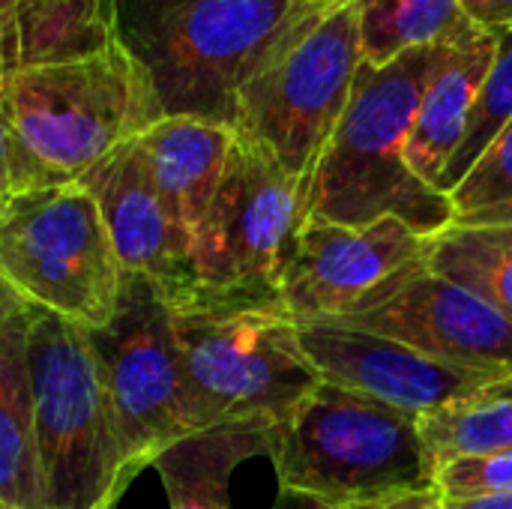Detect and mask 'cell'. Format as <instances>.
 <instances>
[{
    "mask_svg": "<svg viewBox=\"0 0 512 509\" xmlns=\"http://www.w3.org/2000/svg\"><path fill=\"white\" fill-rule=\"evenodd\" d=\"M273 509H381V507H336V504H327L321 498H312V495H300V492H279V501Z\"/></svg>",
    "mask_w": 512,
    "mask_h": 509,
    "instance_id": "obj_29",
    "label": "cell"
},
{
    "mask_svg": "<svg viewBox=\"0 0 512 509\" xmlns=\"http://www.w3.org/2000/svg\"><path fill=\"white\" fill-rule=\"evenodd\" d=\"M456 228L512 225V120L447 195Z\"/></svg>",
    "mask_w": 512,
    "mask_h": 509,
    "instance_id": "obj_24",
    "label": "cell"
},
{
    "mask_svg": "<svg viewBox=\"0 0 512 509\" xmlns=\"http://www.w3.org/2000/svg\"><path fill=\"white\" fill-rule=\"evenodd\" d=\"M435 489L444 501L512 495V450L489 456H462L438 468Z\"/></svg>",
    "mask_w": 512,
    "mask_h": 509,
    "instance_id": "obj_25",
    "label": "cell"
},
{
    "mask_svg": "<svg viewBox=\"0 0 512 509\" xmlns=\"http://www.w3.org/2000/svg\"><path fill=\"white\" fill-rule=\"evenodd\" d=\"M360 57L387 66L405 51L453 42L474 30L459 0H354Z\"/></svg>",
    "mask_w": 512,
    "mask_h": 509,
    "instance_id": "obj_20",
    "label": "cell"
},
{
    "mask_svg": "<svg viewBox=\"0 0 512 509\" xmlns=\"http://www.w3.org/2000/svg\"><path fill=\"white\" fill-rule=\"evenodd\" d=\"M444 509H512V495L471 498V501H444Z\"/></svg>",
    "mask_w": 512,
    "mask_h": 509,
    "instance_id": "obj_31",
    "label": "cell"
},
{
    "mask_svg": "<svg viewBox=\"0 0 512 509\" xmlns=\"http://www.w3.org/2000/svg\"><path fill=\"white\" fill-rule=\"evenodd\" d=\"M297 336L321 381L378 399L417 420L507 378L447 366L402 342L336 324H297Z\"/></svg>",
    "mask_w": 512,
    "mask_h": 509,
    "instance_id": "obj_13",
    "label": "cell"
},
{
    "mask_svg": "<svg viewBox=\"0 0 512 509\" xmlns=\"http://www.w3.org/2000/svg\"><path fill=\"white\" fill-rule=\"evenodd\" d=\"M429 270L465 285L512 321V225L444 228L432 237Z\"/></svg>",
    "mask_w": 512,
    "mask_h": 509,
    "instance_id": "obj_22",
    "label": "cell"
},
{
    "mask_svg": "<svg viewBox=\"0 0 512 509\" xmlns=\"http://www.w3.org/2000/svg\"><path fill=\"white\" fill-rule=\"evenodd\" d=\"M21 195V180H18V165H15V150H12V138L9 129L0 117V216L6 213V207L12 204V198Z\"/></svg>",
    "mask_w": 512,
    "mask_h": 509,
    "instance_id": "obj_27",
    "label": "cell"
},
{
    "mask_svg": "<svg viewBox=\"0 0 512 509\" xmlns=\"http://www.w3.org/2000/svg\"><path fill=\"white\" fill-rule=\"evenodd\" d=\"M0 279L90 333L111 321L126 270L93 195L75 180L12 198L0 216Z\"/></svg>",
    "mask_w": 512,
    "mask_h": 509,
    "instance_id": "obj_7",
    "label": "cell"
},
{
    "mask_svg": "<svg viewBox=\"0 0 512 509\" xmlns=\"http://www.w3.org/2000/svg\"><path fill=\"white\" fill-rule=\"evenodd\" d=\"M270 462L279 492L336 507H387L438 477L417 417L327 381L276 426Z\"/></svg>",
    "mask_w": 512,
    "mask_h": 509,
    "instance_id": "obj_5",
    "label": "cell"
},
{
    "mask_svg": "<svg viewBox=\"0 0 512 509\" xmlns=\"http://www.w3.org/2000/svg\"><path fill=\"white\" fill-rule=\"evenodd\" d=\"M360 63L351 0L312 18L243 84L234 132L252 138L291 177L309 183L348 108Z\"/></svg>",
    "mask_w": 512,
    "mask_h": 509,
    "instance_id": "obj_8",
    "label": "cell"
},
{
    "mask_svg": "<svg viewBox=\"0 0 512 509\" xmlns=\"http://www.w3.org/2000/svg\"><path fill=\"white\" fill-rule=\"evenodd\" d=\"M273 423L246 420L192 432L153 459L168 509H231V480L249 459H270Z\"/></svg>",
    "mask_w": 512,
    "mask_h": 509,
    "instance_id": "obj_18",
    "label": "cell"
},
{
    "mask_svg": "<svg viewBox=\"0 0 512 509\" xmlns=\"http://www.w3.org/2000/svg\"><path fill=\"white\" fill-rule=\"evenodd\" d=\"M33 306L0 279V501L12 509H42L33 381H30Z\"/></svg>",
    "mask_w": 512,
    "mask_h": 509,
    "instance_id": "obj_16",
    "label": "cell"
},
{
    "mask_svg": "<svg viewBox=\"0 0 512 509\" xmlns=\"http://www.w3.org/2000/svg\"><path fill=\"white\" fill-rule=\"evenodd\" d=\"M420 435L438 468L462 456L510 453L512 375L420 417Z\"/></svg>",
    "mask_w": 512,
    "mask_h": 509,
    "instance_id": "obj_21",
    "label": "cell"
},
{
    "mask_svg": "<svg viewBox=\"0 0 512 509\" xmlns=\"http://www.w3.org/2000/svg\"><path fill=\"white\" fill-rule=\"evenodd\" d=\"M114 45H120L117 0H12V72L84 60Z\"/></svg>",
    "mask_w": 512,
    "mask_h": 509,
    "instance_id": "obj_19",
    "label": "cell"
},
{
    "mask_svg": "<svg viewBox=\"0 0 512 509\" xmlns=\"http://www.w3.org/2000/svg\"><path fill=\"white\" fill-rule=\"evenodd\" d=\"M432 237L396 216L369 225L306 219L285 267L279 300L294 324H330L429 258Z\"/></svg>",
    "mask_w": 512,
    "mask_h": 509,
    "instance_id": "obj_11",
    "label": "cell"
},
{
    "mask_svg": "<svg viewBox=\"0 0 512 509\" xmlns=\"http://www.w3.org/2000/svg\"><path fill=\"white\" fill-rule=\"evenodd\" d=\"M330 324L402 342L447 366L512 375L510 318L465 285L429 270L426 261Z\"/></svg>",
    "mask_w": 512,
    "mask_h": 509,
    "instance_id": "obj_12",
    "label": "cell"
},
{
    "mask_svg": "<svg viewBox=\"0 0 512 509\" xmlns=\"http://www.w3.org/2000/svg\"><path fill=\"white\" fill-rule=\"evenodd\" d=\"M0 509H12V507H9V504H6V501H0Z\"/></svg>",
    "mask_w": 512,
    "mask_h": 509,
    "instance_id": "obj_33",
    "label": "cell"
},
{
    "mask_svg": "<svg viewBox=\"0 0 512 509\" xmlns=\"http://www.w3.org/2000/svg\"><path fill=\"white\" fill-rule=\"evenodd\" d=\"M9 21H12V0H0V90L6 78L12 75L9 69Z\"/></svg>",
    "mask_w": 512,
    "mask_h": 509,
    "instance_id": "obj_28",
    "label": "cell"
},
{
    "mask_svg": "<svg viewBox=\"0 0 512 509\" xmlns=\"http://www.w3.org/2000/svg\"><path fill=\"white\" fill-rule=\"evenodd\" d=\"M468 21L486 33L512 30V0H459Z\"/></svg>",
    "mask_w": 512,
    "mask_h": 509,
    "instance_id": "obj_26",
    "label": "cell"
},
{
    "mask_svg": "<svg viewBox=\"0 0 512 509\" xmlns=\"http://www.w3.org/2000/svg\"><path fill=\"white\" fill-rule=\"evenodd\" d=\"M30 381L42 509H117L135 474L90 333L33 306Z\"/></svg>",
    "mask_w": 512,
    "mask_h": 509,
    "instance_id": "obj_6",
    "label": "cell"
},
{
    "mask_svg": "<svg viewBox=\"0 0 512 509\" xmlns=\"http://www.w3.org/2000/svg\"><path fill=\"white\" fill-rule=\"evenodd\" d=\"M306 192L309 183L237 132L216 198L189 243V282L213 294L279 300Z\"/></svg>",
    "mask_w": 512,
    "mask_h": 509,
    "instance_id": "obj_9",
    "label": "cell"
},
{
    "mask_svg": "<svg viewBox=\"0 0 512 509\" xmlns=\"http://www.w3.org/2000/svg\"><path fill=\"white\" fill-rule=\"evenodd\" d=\"M96 201L126 273L162 288L189 282V237L171 219L141 141H126L78 180Z\"/></svg>",
    "mask_w": 512,
    "mask_h": 509,
    "instance_id": "obj_14",
    "label": "cell"
},
{
    "mask_svg": "<svg viewBox=\"0 0 512 509\" xmlns=\"http://www.w3.org/2000/svg\"><path fill=\"white\" fill-rule=\"evenodd\" d=\"M318 15V0H117L120 42L162 114L231 129L243 84Z\"/></svg>",
    "mask_w": 512,
    "mask_h": 509,
    "instance_id": "obj_1",
    "label": "cell"
},
{
    "mask_svg": "<svg viewBox=\"0 0 512 509\" xmlns=\"http://www.w3.org/2000/svg\"><path fill=\"white\" fill-rule=\"evenodd\" d=\"M381 509H444V498L438 489H426V492H414V495H405L399 501H390Z\"/></svg>",
    "mask_w": 512,
    "mask_h": 509,
    "instance_id": "obj_30",
    "label": "cell"
},
{
    "mask_svg": "<svg viewBox=\"0 0 512 509\" xmlns=\"http://www.w3.org/2000/svg\"><path fill=\"white\" fill-rule=\"evenodd\" d=\"M512 120V30L498 33V51L495 60L480 84V93L474 99L465 135L459 150L453 153L450 165L441 174L438 192L450 195L462 177L471 171V165L480 159V153L498 138V132Z\"/></svg>",
    "mask_w": 512,
    "mask_h": 509,
    "instance_id": "obj_23",
    "label": "cell"
},
{
    "mask_svg": "<svg viewBox=\"0 0 512 509\" xmlns=\"http://www.w3.org/2000/svg\"><path fill=\"white\" fill-rule=\"evenodd\" d=\"M198 429L285 423L321 384L279 300H243L192 282L165 288Z\"/></svg>",
    "mask_w": 512,
    "mask_h": 509,
    "instance_id": "obj_4",
    "label": "cell"
},
{
    "mask_svg": "<svg viewBox=\"0 0 512 509\" xmlns=\"http://www.w3.org/2000/svg\"><path fill=\"white\" fill-rule=\"evenodd\" d=\"M0 117L24 195L81 180L165 114L144 66L120 42L84 60L12 72L0 90Z\"/></svg>",
    "mask_w": 512,
    "mask_h": 509,
    "instance_id": "obj_3",
    "label": "cell"
},
{
    "mask_svg": "<svg viewBox=\"0 0 512 509\" xmlns=\"http://www.w3.org/2000/svg\"><path fill=\"white\" fill-rule=\"evenodd\" d=\"M345 3H351V0H318V6H321L324 15L333 12V9H339V6H345Z\"/></svg>",
    "mask_w": 512,
    "mask_h": 509,
    "instance_id": "obj_32",
    "label": "cell"
},
{
    "mask_svg": "<svg viewBox=\"0 0 512 509\" xmlns=\"http://www.w3.org/2000/svg\"><path fill=\"white\" fill-rule=\"evenodd\" d=\"M117 417L123 456L138 477L174 441L201 432L192 414L165 288L126 273L111 321L90 330Z\"/></svg>",
    "mask_w": 512,
    "mask_h": 509,
    "instance_id": "obj_10",
    "label": "cell"
},
{
    "mask_svg": "<svg viewBox=\"0 0 512 509\" xmlns=\"http://www.w3.org/2000/svg\"><path fill=\"white\" fill-rule=\"evenodd\" d=\"M495 51H498V33H486L480 27L468 30L453 42L438 45V57L426 78L405 141L408 168L435 192L444 168L450 165L453 153L462 144L474 99L495 60Z\"/></svg>",
    "mask_w": 512,
    "mask_h": 509,
    "instance_id": "obj_15",
    "label": "cell"
},
{
    "mask_svg": "<svg viewBox=\"0 0 512 509\" xmlns=\"http://www.w3.org/2000/svg\"><path fill=\"white\" fill-rule=\"evenodd\" d=\"M234 138L231 126L198 117H162L138 138L156 189L189 243L216 198Z\"/></svg>",
    "mask_w": 512,
    "mask_h": 509,
    "instance_id": "obj_17",
    "label": "cell"
},
{
    "mask_svg": "<svg viewBox=\"0 0 512 509\" xmlns=\"http://www.w3.org/2000/svg\"><path fill=\"white\" fill-rule=\"evenodd\" d=\"M435 57L438 45L405 51L387 66L360 63L348 108L312 171L306 219L369 225L396 216L426 237L450 228L447 195L426 186L405 162V141Z\"/></svg>",
    "mask_w": 512,
    "mask_h": 509,
    "instance_id": "obj_2",
    "label": "cell"
}]
</instances>
